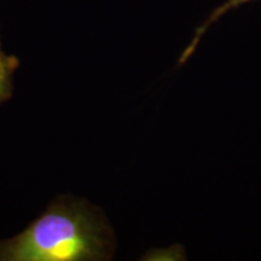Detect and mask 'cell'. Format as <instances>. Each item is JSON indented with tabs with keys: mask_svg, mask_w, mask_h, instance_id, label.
Returning a JSON list of instances; mask_svg holds the SVG:
<instances>
[{
	"mask_svg": "<svg viewBox=\"0 0 261 261\" xmlns=\"http://www.w3.org/2000/svg\"><path fill=\"white\" fill-rule=\"evenodd\" d=\"M106 218L86 202L60 200L22 232L0 242V261H100L114 253Z\"/></svg>",
	"mask_w": 261,
	"mask_h": 261,
	"instance_id": "obj_1",
	"label": "cell"
},
{
	"mask_svg": "<svg viewBox=\"0 0 261 261\" xmlns=\"http://www.w3.org/2000/svg\"><path fill=\"white\" fill-rule=\"evenodd\" d=\"M249 2H253V0H226L223 5L218 6L217 9H214L213 11H212V14L208 16L207 19H205L203 23H202L200 27L196 29L194 38H192L190 44L188 45V47L182 51L181 56H180V58H179V65L184 64L185 62H187L189 58L191 57V55L195 52L198 42H200V40H201V38L203 37V35L205 34V32H207V29L210 28L212 24H214L218 19L226 15L228 11L234 10L241 5L247 4V3H249Z\"/></svg>",
	"mask_w": 261,
	"mask_h": 261,
	"instance_id": "obj_2",
	"label": "cell"
},
{
	"mask_svg": "<svg viewBox=\"0 0 261 261\" xmlns=\"http://www.w3.org/2000/svg\"><path fill=\"white\" fill-rule=\"evenodd\" d=\"M17 65L18 61L15 57L8 56L0 50V103L11 96L12 76Z\"/></svg>",
	"mask_w": 261,
	"mask_h": 261,
	"instance_id": "obj_3",
	"label": "cell"
}]
</instances>
